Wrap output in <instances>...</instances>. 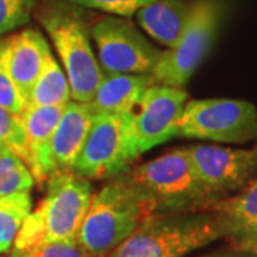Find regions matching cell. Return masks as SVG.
<instances>
[{"label": "cell", "mask_w": 257, "mask_h": 257, "mask_svg": "<svg viewBox=\"0 0 257 257\" xmlns=\"http://www.w3.org/2000/svg\"><path fill=\"white\" fill-rule=\"evenodd\" d=\"M120 175L145 197L153 216L209 211L219 202L199 180L186 147L130 166Z\"/></svg>", "instance_id": "cell-1"}, {"label": "cell", "mask_w": 257, "mask_h": 257, "mask_svg": "<svg viewBox=\"0 0 257 257\" xmlns=\"http://www.w3.org/2000/svg\"><path fill=\"white\" fill-rule=\"evenodd\" d=\"M35 0H0V36L28 25Z\"/></svg>", "instance_id": "cell-22"}, {"label": "cell", "mask_w": 257, "mask_h": 257, "mask_svg": "<svg viewBox=\"0 0 257 257\" xmlns=\"http://www.w3.org/2000/svg\"><path fill=\"white\" fill-rule=\"evenodd\" d=\"M189 94L184 89L152 84L143 93L139 113L133 116L136 145L140 155L176 138Z\"/></svg>", "instance_id": "cell-11"}, {"label": "cell", "mask_w": 257, "mask_h": 257, "mask_svg": "<svg viewBox=\"0 0 257 257\" xmlns=\"http://www.w3.org/2000/svg\"><path fill=\"white\" fill-rule=\"evenodd\" d=\"M32 211L30 190L0 196V253H8Z\"/></svg>", "instance_id": "cell-19"}, {"label": "cell", "mask_w": 257, "mask_h": 257, "mask_svg": "<svg viewBox=\"0 0 257 257\" xmlns=\"http://www.w3.org/2000/svg\"><path fill=\"white\" fill-rule=\"evenodd\" d=\"M3 257H29V256L26 251H20V250H18V248H15L10 254H8V256H3Z\"/></svg>", "instance_id": "cell-26"}, {"label": "cell", "mask_w": 257, "mask_h": 257, "mask_svg": "<svg viewBox=\"0 0 257 257\" xmlns=\"http://www.w3.org/2000/svg\"><path fill=\"white\" fill-rule=\"evenodd\" d=\"M209 211L230 247L241 254H257V173L240 192L219 200Z\"/></svg>", "instance_id": "cell-12"}, {"label": "cell", "mask_w": 257, "mask_h": 257, "mask_svg": "<svg viewBox=\"0 0 257 257\" xmlns=\"http://www.w3.org/2000/svg\"><path fill=\"white\" fill-rule=\"evenodd\" d=\"M76 6L89 8L110 13L113 16L130 18L135 16L140 8L146 6L152 0H64Z\"/></svg>", "instance_id": "cell-23"}, {"label": "cell", "mask_w": 257, "mask_h": 257, "mask_svg": "<svg viewBox=\"0 0 257 257\" xmlns=\"http://www.w3.org/2000/svg\"><path fill=\"white\" fill-rule=\"evenodd\" d=\"M94 119L90 103L70 100L62 113L49 146V176L72 172Z\"/></svg>", "instance_id": "cell-14"}, {"label": "cell", "mask_w": 257, "mask_h": 257, "mask_svg": "<svg viewBox=\"0 0 257 257\" xmlns=\"http://www.w3.org/2000/svg\"><path fill=\"white\" fill-rule=\"evenodd\" d=\"M35 179L23 159L9 147L0 145V196L32 190Z\"/></svg>", "instance_id": "cell-20"}, {"label": "cell", "mask_w": 257, "mask_h": 257, "mask_svg": "<svg viewBox=\"0 0 257 257\" xmlns=\"http://www.w3.org/2000/svg\"><path fill=\"white\" fill-rule=\"evenodd\" d=\"M153 213L145 197L121 175L92 196L77 241L92 257H104Z\"/></svg>", "instance_id": "cell-3"}, {"label": "cell", "mask_w": 257, "mask_h": 257, "mask_svg": "<svg viewBox=\"0 0 257 257\" xmlns=\"http://www.w3.org/2000/svg\"><path fill=\"white\" fill-rule=\"evenodd\" d=\"M0 145L26 160V139L22 117L0 106Z\"/></svg>", "instance_id": "cell-21"}, {"label": "cell", "mask_w": 257, "mask_h": 257, "mask_svg": "<svg viewBox=\"0 0 257 257\" xmlns=\"http://www.w3.org/2000/svg\"><path fill=\"white\" fill-rule=\"evenodd\" d=\"M90 36L103 73L152 74L162 55L128 20L117 16L99 19Z\"/></svg>", "instance_id": "cell-9"}, {"label": "cell", "mask_w": 257, "mask_h": 257, "mask_svg": "<svg viewBox=\"0 0 257 257\" xmlns=\"http://www.w3.org/2000/svg\"><path fill=\"white\" fill-rule=\"evenodd\" d=\"M240 257H257V254H243V256Z\"/></svg>", "instance_id": "cell-27"}, {"label": "cell", "mask_w": 257, "mask_h": 257, "mask_svg": "<svg viewBox=\"0 0 257 257\" xmlns=\"http://www.w3.org/2000/svg\"><path fill=\"white\" fill-rule=\"evenodd\" d=\"M0 106L18 116H22V113L26 109V103L20 96L13 80L10 79L2 60H0Z\"/></svg>", "instance_id": "cell-25"}, {"label": "cell", "mask_w": 257, "mask_h": 257, "mask_svg": "<svg viewBox=\"0 0 257 257\" xmlns=\"http://www.w3.org/2000/svg\"><path fill=\"white\" fill-rule=\"evenodd\" d=\"M176 138L214 143H247L257 140V107L239 99H202L184 104Z\"/></svg>", "instance_id": "cell-7"}, {"label": "cell", "mask_w": 257, "mask_h": 257, "mask_svg": "<svg viewBox=\"0 0 257 257\" xmlns=\"http://www.w3.org/2000/svg\"><path fill=\"white\" fill-rule=\"evenodd\" d=\"M186 150L199 180L217 200L240 192L257 173V140L248 149L193 145Z\"/></svg>", "instance_id": "cell-10"}, {"label": "cell", "mask_w": 257, "mask_h": 257, "mask_svg": "<svg viewBox=\"0 0 257 257\" xmlns=\"http://www.w3.org/2000/svg\"><path fill=\"white\" fill-rule=\"evenodd\" d=\"M221 13L223 3L220 0L193 2L190 19L182 36L175 46L162 52L152 73L156 84L183 89L189 83L196 69L209 53L220 23Z\"/></svg>", "instance_id": "cell-8"}, {"label": "cell", "mask_w": 257, "mask_h": 257, "mask_svg": "<svg viewBox=\"0 0 257 257\" xmlns=\"http://www.w3.org/2000/svg\"><path fill=\"white\" fill-rule=\"evenodd\" d=\"M29 257H92L77 240H59L39 244L28 251Z\"/></svg>", "instance_id": "cell-24"}, {"label": "cell", "mask_w": 257, "mask_h": 257, "mask_svg": "<svg viewBox=\"0 0 257 257\" xmlns=\"http://www.w3.org/2000/svg\"><path fill=\"white\" fill-rule=\"evenodd\" d=\"M216 257H226V256H216Z\"/></svg>", "instance_id": "cell-28"}, {"label": "cell", "mask_w": 257, "mask_h": 257, "mask_svg": "<svg viewBox=\"0 0 257 257\" xmlns=\"http://www.w3.org/2000/svg\"><path fill=\"white\" fill-rule=\"evenodd\" d=\"M193 3L187 0H152L136 12V20L150 37L175 46L190 19Z\"/></svg>", "instance_id": "cell-17"}, {"label": "cell", "mask_w": 257, "mask_h": 257, "mask_svg": "<svg viewBox=\"0 0 257 257\" xmlns=\"http://www.w3.org/2000/svg\"><path fill=\"white\" fill-rule=\"evenodd\" d=\"M152 84V74L103 73L90 106L94 113H135Z\"/></svg>", "instance_id": "cell-16"}, {"label": "cell", "mask_w": 257, "mask_h": 257, "mask_svg": "<svg viewBox=\"0 0 257 257\" xmlns=\"http://www.w3.org/2000/svg\"><path fill=\"white\" fill-rule=\"evenodd\" d=\"M64 106H28L20 116L26 139L25 163L28 165L35 182L37 180L39 183L49 177V146Z\"/></svg>", "instance_id": "cell-15"}, {"label": "cell", "mask_w": 257, "mask_h": 257, "mask_svg": "<svg viewBox=\"0 0 257 257\" xmlns=\"http://www.w3.org/2000/svg\"><path fill=\"white\" fill-rule=\"evenodd\" d=\"M72 100L70 86L64 70L59 66L53 53L47 56L36 82L32 87L29 96L28 106L36 107H50V106H64Z\"/></svg>", "instance_id": "cell-18"}, {"label": "cell", "mask_w": 257, "mask_h": 257, "mask_svg": "<svg viewBox=\"0 0 257 257\" xmlns=\"http://www.w3.org/2000/svg\"><path fill=\"white\" fill-rule=\"evenodd\" d=\"M133 116L135 113H94L72 173L92 182L126 172L140 156Z\"/></svg>", "instance_id": "cell-6"}, {"label": "cell", "mask_w": 257, "mask_h": 257, "mask_svg": "<svg viewBox=\"0 0 257 257\" xmlns=\"http://www.w3.org/2000/svg\"><path fill=\"white\" fill-rule=\"evenodd\" d=\"M50 53L52 50L45 36L35 29H25L0 39V60L26 104L32 87Z\"/></svg>", "instance_id": "cell-13"}, {"label": "cell", "mask_w": 257, "mask_h": 257, "mask_svg": "<svg viewBox=\"0 0 257 257\" xmlns=\"http://www.w3.org/2000/svg\"><path fill=\"white\" fill-rule=\"evenodd\" d=\"M219 239L220 226L210 211L152 216L104 257H186Z\"/></svg>", "instance_id": "cell-4"}, {"label": "cell", "mask_w": 257, "mask_h": 257, "mask_svg": "<svg viewBox=\"0 0 257 257\" xmlns=\"http://www.w3.org/2000/svg\"><path fill=\"white\" fill-rule=\"evenodd\" d=\"M39 20L60 56L72 100L90 103L103 77V70L90 45L83 15L72 8V3L53 0L45 5Z\"/></svg>", "instance_id": "cell-5"}, {"label": "cell", "mask_w": 257, "mask_h": 257, "mask_svg": "<svg viewBox=\"0 0 257 257\" xmlns=\"http://www.w3.org/2000/svg\"><path fill=\"white\" fill-rule=\"evenodd\" d=\"M92 196V182L84 177L72 172L49 176L46 196L19 230L15 248L28 253L49 241L77 240Z\"/></svg>", "instance_id": "cell-2"}]
</instances>
